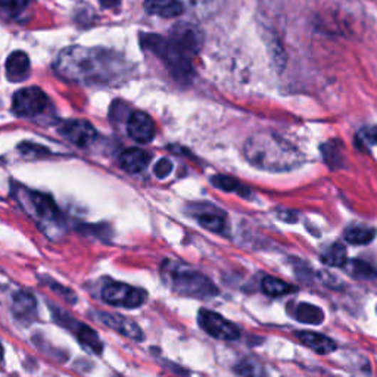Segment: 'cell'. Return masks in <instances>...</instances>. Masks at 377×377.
<instances>
[{
	"label": "cell",
	"instance_id": "cell-1",
	"mask_svg": "<svg viewBox=\"0 0 377 377\" xmlns=\"http://www.w3.org/2000/svg\"><path fill=\"white\" fill-rule=\"evenodd\" d=\"M243 155L249 164L270 173H283L297 169L304 162V155L279 134L261 132L250 136Z\"/></svg>",
	"mask_w": 377,
	"mask_h": 377
},
{
	"label": "cell",
	"instance_id": "cell-2",
	"mask_svg": "<svg viewBox=\"0 0 377 377\" xmlns=\"http://www.w3.org/2000/svg\"><path fill=\"white\" fill-rule=\"evenodd\" d=\"M161 279L174 293L195 299H213L218 297V287L214 282L188 265L166 260L161 265Z\"/></svg>",
	"mask_w": 377,
	"mask_h": 377
},
{
	"label": "cell",
	"instance_id": "cell-3",
	"mask_svg": "<svg viewBox=\"0 0 377 377\" xmlns=\"http://www.w3.org/2000/svg\"><path fill=\"white\" fill-rule=\"evenodd\" d=\"M100 53L85 48H68L60 53L58 71L70 80L100 75Z\"/></svg>",
	"mask_w": 377,
	"mask_h": 377
},
{
	"label": "cell",
	"instance_id": "cell-4",
	"mask_svg": "<svg viewBox=\"0 0 377 377\" xmlns=\"http://www.w3.org/2000/svg\"><path fill=\"white\" fill-rule=\"evenodd\" d=\"M24 206L48 238L58 239L64 232V224H62L59 209L56 208L52 198L40 193H30L24 202Z\"/></svg>",
	"mask_w": 377,
	"mask_h": 377
},
{
	"label": "cell",
	"instance_id": "cell-5",
	"mask_svg": "<svg viewBox=\"0 0 377 377\" xmlns=\"http://www.w3.org/2000/svg\"><path fill=\"white\" fill-rule=\"evenodd\" d=\"M144 43L169 65L177 80L186 81L192 78L193 70L191 59H188L187 53L177 48L171 40H165L158 36H148Z\"/></svg>",
	"mask_w": 377,
	"mask_h": 377
},
{
	"label": "cell",
	"instance_id": "cell-6",
	"mask_svg": "<svg viewBox=\"0 0 377 377\" xmlns=\"http://www.w3.org/2000/svg\"><path fill=\"white\" fill-rule=\"evenodd\" d=\"M102 299L112 307L134 309L148 301V293L127 283L111 282L102 287Z\"/></svg>",
	"mask_w": 377,
	"mask_h": 377
},
{
	"label": "cell",
	"instance_id": "cell-7",
	"mask_svg": "<svg viewBox=\"0 0 377 377\" xmlns=\"http://www.w3.org/2000/svg\"><path fill=\"white\" fill-rule=\"evenodd\" d=\"M52 312H53L55 320L60 326H64L65 329H68L77 338V341L87 351L97 354V355H100L103 352V344L99 338V334L90 326H87L86 323H83V322L75 320L73 316H70L68 312H65L64 309H60L58 307H52Z\"/></svg>",
	"mask_w": 377,
	"mask_h": 377
},
{
	"label": "cell",
	"instance_id": "cell-8",
	"mask_svg": "<svg viewBox=\"0 0 377 377\" xmlns=\"http://www.w3.org/2000/svg\"><path fill=\"white\" fill-rule=\"evenodd\" d=\"M198 323L202 330L214 339L230 342L240 338V329L216 311L201 309L198 314Z\"/></svg>",
	"mask_w": 377,
	"mask_h": 377
},
{
	"label": "cell",
	"instance_id": "cell-9",
	"mask_svg": "<svg viewBox=\"0 0 377 377\" xmlns=\"http://www.w3.org/2000/svg\"><path fill=\"white\" fill-rule=\"evenodd\" d=\"M90 316L99 324L120 333L124 338L136 342H142L144 339V333L140 329V326L129 317H124L120 316V314L107 312V311H92Z\"/></svg>",
	"mask_w": 377,
	"mask_h": 377
},
{
	"label": "cell",
	"instance_id": "cell-10",
	"mask_svg": "<svg viewBox=\"0 0 377 377\" xmlns=\"http://www.w3.org/2000/svg\"><path fill=\"white\" fill-rule=\"evenodd\" d=\"M48 97L38 87H27L15 93L12 100L14 112L18 117H36L46 108Z\"/></svg>",
	"mask_w": 377,
	"mask_h": 377
},
{
	"label": "cell",
	"instance_id": "cell-11",
	"mask_svg": "<svg viewBox=\"0 0 377 377\" xmlns=\"http://www.w3.org/2000/svg\"><path fill=\"white\" fill-rule=\"evenodd\" d=\"M60 133L71 143L80 146V148H86V146L92 144L96 139L95 127L86 120L67 121L60 127Z\"/></svg>",
	"mask_w": 377,
	"mask_h": 377
},
{
	"label": "cell",
	"instance_id": "cell-12",
	"mask_svg": "<svg viewBox=\"0 0 377 377\" xmlns=\"http://www.w3.org/2000/svg\"><path fill=\"white\" fill-rule=\"evenodd\" d=\"M171 41L186 53H195L202 46L201 31L188 23H179L171 30Z\"/></svg>",
	"mask_w": 377,
	"mask_h": 377
},
{
	"label": "cell",
	"instance_id": "cell-13",
	"mask_svg": "<svg viewBox=\"0 0 377 377\" xmlns=\"http://www.w3.org/2000/svg\"><path fill=\"white\" fill-rule=\"evenodd\" d=\"M12 316L23 324H30L37 316V299L28 290H19L12 297Z\"/></svg>",
	"mask_w": 377,
	"mask_h": 377
},
{
	"label": "cell",
	"instance_id": "cell-14",
	"mask_svg": "<svg viewBox=\"0 0 377 377\" xmlns=\"http://www.w3.org/2000/svg\"><path fill=\"white\" fill-rule=\"evenodd\" d=\"M129 136L137 143H149L155 137V124L154 120L144 112L136 111L130 115L127 124Z\"/></svg>",
	"mask_w": 377,
	"mask_h": 377
},
{
	"label": "cell",
	"instance_id": "cell-15",
	"mask_svg": "<svg viewBox=\"0 0 377 377\" xmlns=\"http://www.w3.org/2000/svg\"><path fill=\"white\" fill-rule=\"evenodd\" d=\"M295 336L304 346L312 349L314 352H317L320 355H327L333 351H336L338 348L336 342L322 333L301 330V331H295Z\"/></svg>",
	"mask_w": 377,
	"mask_h": 377
},
{
	"label": "cell",
	"instance_id": "cell-16",
	"mask_svg": "<svg viewBox=\"0 0 377 377\" xmlns=\"http://www.w3.org/2000/svg\"><path fill=\"white\" fill-rule=\"evenodd\" d=\"M31 64H30V58L24 52H14L8 60H6V75L11 81L19 83L27 78L30 73Z\"/></svg>",
	"mask_w": 377,
	"mask_h": 377
},
{
	"label": "cell",
	"instance_id": "cell-17",
	"mask_svg": "<svg viewBox=\"0 0 377 377\" xmlns=\"http://www.w3.org/2000/svg\"><path fill=\"white\" fill-rule=\"evenodd\" d=\"M144 9L161 18H177L184 11L180 0H144Z\"/></svg>",
	"mask_w": 377,
	"mask_h": 377
},
{
	"label": "cell",
	"instance_id": "cell-18",
	"mask_svg": "<svg viewBox=\"0 0 377 377\" xmlns=\"http://www.w3.org/2000/svg\"><path fill=\"white\" fill-rule=\"evenodd\" d=\"M151 162V155L142 149L125 151L120 158V165L124 171L137 174L142 173Z\"/></svg>",
	"mask_w": 377,
	"mask_h": 377
},
{
	"label": "cell",
	"instance_id": "cell-19",
	"mask_svg": "<svg viewBox=\"0 0 377 377\" xmlns=\"http://www.w3.org/2000/svg\"><path fill=\"white\" fill-rule=\"evenodd\" d=\"M293 316L295 319L304 324H312V326H319L324 322V311L308 302H301L295 307V311H293Z\"/></svg>",
	"mask_w": 377,
	"mask_h": 377
},
{
	"label": "cell",
	"instance_id": "cell-20",
	"mask_svg": "<svg viewBox=\"0 0 377 377\" xmlns=\"http://www.w3.org/2000/svg\"><path fill=\"white\" fill-rule=\"evenodd\" d=\"M196 220L199 224L214 233H224L225 232V217L220 211L214 209H205V211L196 214Z\"/></svg>",
	"mask_w": 377,
	"mask_h": 377
},
{
	"label": "cell",
	"instance_id": "cell-21",
	"mask_svg": "<svg viewBox=\"0 0 377 377\" xmlns=\"http://www.w3.org/2000/svg\"><path fill=\"white\" fill-rule=\"evenodd\" d=\"M344 238L351 245H368L376 238V230L367 225H354L346 230Z\"/></svg>",
	"mask_w": 377,
	"mask_h": 377
},
{
	"label": "cell",
	"instance_id": "cell-22",
	"mask_svg": "<svg viewBox=\"0 0 377 377\" xmlns=\"http://www.w3.org/2000/svg\"><path fill=\"white\" fill-rule=\"evenodd\" d=\"M322 262L329 267H344L348 262L346 248L342 243L330 245L322 254Z\"/></svg>",
	"mask_w": 377,
	"mask_h": 377
},
{
	"label": "cell",
	"instance_id": "cell-23",
	"mask_svg": "<svg viewBox=\"0 0 377 377\" xmlns=\"http://www.w3.org/2000/svg\"><path fill=\"white\" fill-rule=\"evenodd\" d=\"M261 289L265 293V295L271 298H277V297H285L286 293H290L292 290H295V287H292L289 283L273 277V276H265L261 282Z\"/></svg>",
	"mask_w": 377,
	"mask_h": 377
},
{
	"label": "cell",
	"instance_id": "cell-24",
	"mask_svg": "<svg viewBox=\"0 0 377 377\" xmlns=\"http://www.w3.org/2000/svg\"><path fill=\"white\" fill-rule=\"evenodd\" d=\"M211 183L214 187L221 188L224 192H238L240 196H248L249 191L246 187L240 186V183L233 179V177H227V176H216L211 179Z\"/></svg>",
	"mask_w": 377,
	"mask_h": 377
},
{
	"label": "cell",
	"instance_id": "cell-25",
	"mask_svg": "<svg viewBox=\"0 0 377 377\" xmlns=\"http://www.w3.org/2000/svg\"><path fill=\"white\" fill-rule=\"evenodd\" d=\"M235 371L240 377H264L265 370L264 367L254 359H245L236 364Z\"/></svg>",
	"mask_w": 377,
	"mask_h": 377
},
{
	"label": "cell",
	"instance_id": "cell-26",
	"mask_svg": "<svg viewBox=\"0 0 377 377\" xmlns=\"http://www.w3.org/2000/svg\"><path fill=\"white\" fill-rule=\"evenodd\" d=\"M349 273L359 279H370L376 276V270L371 267V264L363 261V260H354L349 264Z\"/></svg>",
	"mask_w": 377,
	"mask_h": 377
},
{
	"label": "cell",
	"instance_id": "cell-27",
	"mask_svg": "<svg viewBox=\"0 0 377 377\" xmlns=\"http://www.w3.org/2000/svg\"><path fill=\"white\" fill-rule=\"evenodd\" d=\"M45 282H46L45 285H48L55 293H58V295H59L60 298H64L68 304H75V302H77L75 293H74L71 289L65 287L64 285H60V283H58V282H55V280H52V279H49V277H46Z\"/></svg>",
	"mask_w": 377,
	"mask_h": 377
},
{
	"label": "cell",
	"instance_id": "cell-28",
	"mask_svg": "<svg viewBox=\"0 0 377 377\" xmlns=\"http://www.w3.org/2000/svg\"><path fill=\"white\" fill-rule=\"evenodd\" d=\"M30 0H0V9L8 14H18L23 11Z\"/></svg>",
	"mask_w": 377,
	"mask_h": 377
},
{
	"label": "cell",
	"instance_id": "cell-29",
	"mask_svg": "<svg viewBox=\"0 0 377 377\" xmlns=\"http://www.w3.org/2000/svg\"><path fill=\"white\" fill-rule=\"evenodd\" d=\"M155 176L158 179H165V177H169L173 171V162L170 159H166V158H162L156 165H155Z\"/></svg>",
	"mask_w": 377,
	"mask_h": 377
},
{
	"label": "cell",
	"instance_id": "cell-30",
	"mask_svg": "<svg viewBox=\"0 0 377 377\" xmlns=\"http://www.w3.org/2000/svg\"><path fill=\"white\" fill-rule=\"evenodd\" d=\"M363 136H364L367 140H370L371 143H376V144H377V127H370V129L364 130Z\"/></svg>",
	"mask_w": 377,
	"mask_h": 377
},
{
	"label": "cell",
	"instance_id": "cell-31",
	"mask_svg": "<svg viewBox=\"0 0 377 377\" xmlns=\"http://www.w3.org/2000/svg\"><path fill=\"white\" fill-rule=\"evenodd\" d=\"M4 359V346H2V342H0V360Z\"/></svg>",
	"mask_w": 377,
	"mask_h": 377
}]
</instances>
